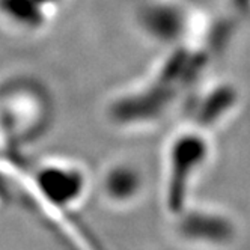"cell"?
I'll return each mask as SVG.
<instances>
[{"label":"cell","instance_id":"cell-1","mask_svg":"<svg viewBox=\"0 0 250 250\" xmlns=\"http://www.w3.org/2000/svg\"><path fill=\"white\" fill-rule=\"evenodd\" d=\"M209 158L208 142L198 134H184L169 145L162 175V201L169 217L194 201Z\"/></svg>","mask_w":250,"mask_h":250},{"label":"cell","instance_id":"cell-2","mask_svg":"<svg viewBox=\"0 0 250 250\" xmlns=\"http://www.w3.org/2000/svg\"><path fill=\"white\" fill-rule=\"evenodd\" d=\"M170 222L173 238L187 250H232L241 240L240 220L219 204L193 201Z\"/></svg>","mask_w":250,"mask_h":250},{"label":"cell","instance_id":"cell-3","mask_svg":"<svg viewBox=\"0 0 250 250\" xmlns=\"http://www.w3.org/2000/svg\"><path fill=\"white\" fill-rule=\"evenodd\" d=\"M35 183L44 198L59 209H76L94 190L89 170L65 158L42 163L35 173Z\"/></svg>","mask_w":250,"mask_h":250},{"label":"cell","instance_id":"cell-4","mask_svg":"<svg viewBox=\"0 0 250 250\" xmlns=\"http://www.w3.org/2000/svg\"><path fill=\"white\" fill-rule=\"evenodd\" d=\"M94 188L100 201L113 211H130L142 204L148 193V180L140 166L116 160L101 170Z\"/></svg>","mask_w":250,"mask_h":250}]
</instances>
